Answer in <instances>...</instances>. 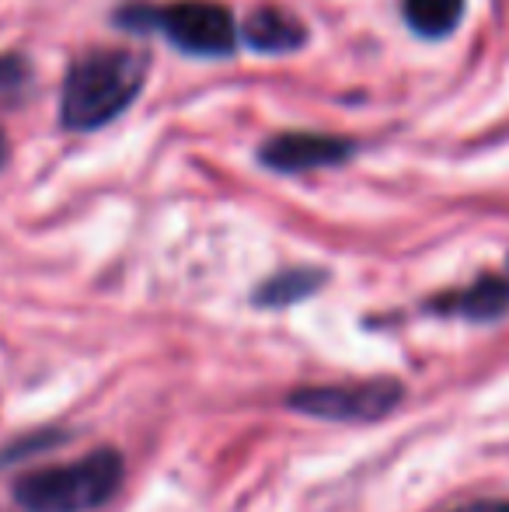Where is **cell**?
Instances as JSON below:
<instances>
[{
  "instance_id": "cell-10",
  "label": "cell",
  "mask_w": 509,
  "mask_h": 512,
  "mask_svg": "<svg viewBox=\"0 0 509 512\" xmlns=\"http://www.w3.org/2000/svg\"><path fill=\"white\" fill-rule=\"evenodd\" d=\"M28 67L21 63V56H0V91H11L25 81Z\"/></svg>"
},
{
  "instance_id": "cell-12",
  "label": "cell",
  "mask_w": 509,
  "mask_h": 512,
  "mask_svg": "<svg viewBox=\"0 0 509 512\" xmlns=\"http://www.w3.org/2000/svg\"><path fill=\"white\" fill-rule=\"evenodd\" d=\"M4 161H7V136L0 133V168H4Z\"/></svg>"
},
{
  "instance_id": "cell-5",
  "label": "cell",
  "mask_w": 509,
  "mask_h": 512,
  "mask_svg": "<svg viewBox=\"0 0 509 512\" xmlns=\"http://www.w3.org/2000/svg\"><path fill=\"white\" fill-rule=\"evenodd\" d=\"M353 154V143L342 136H321V133H283L262 147V164L283 175H300V171L332 168Z\"/></svg>"
},
{
  "instance_id": "cell-6",
  "label": "cell",
  "mask_w": 509,
  "mask_h": 512,
  "mask_svg": "<svg viewBox=\"0 0 509 512\" xmlns=\"http://www.w3.org/2000/svg\"><path fill=\"white\" fill-rule=\"evenodd\" d=\"M241 35L258 53H293V49H300L307 42V28L290 11H279V7H258V11H252Z\"/></svg>"
},
{
  "instance_id": "cell-4",
  "label": "cell",
  "mask_w": 509,
  "mask_h": 512,
  "mask_svg": "<svg viewBox=\"0 0 509 512\" xmlns=\"http://www.w3.org/2000/svg\"><path fill=\"white\" fill-rule=\"evenodd\" d=\"M401 387L391 380H374V384H349V387H307L286 398L293 411H307L318 418H335V422H370V418L387 415L401 401Z\"/></svg>"
},
{
  "instance_id": "cell-11",
  "label": "cell",
  "mask_w": 509,
  "mask_h": 512,
  "mask_svg": "<svg viewBox=\"0 0 509 512\" xmlns=\"http://www.w3.org/2000/svg\"><path fill=\"white\" fill-rule=\"evenodd\" d=\"M454 512H509V502H471V506H461Z\"/></svg>"
},
{
  "instance_id": "cell-7",
  "label": "cell",
  "mask_w": 509,
  "mask_h": 512,
  "mask_svg": "<svg viewBox=\"0 0 509 512\" xmlns=\"http://www.w3.org/2000/svg\"><path fill=\"white\" fill-rule=\"evenodd\" d=\"M464 18V0H405V21L426 39H443Z\"/></svg>"
},
{
  "instance_id": "cell-2",
  "label": "cell",
  "mask_w": 509,
  "mask_h": 512,
  "mask_svg": "<svg viewBox=\"0 0 509 512\" xmlns=\"http://www.w3.org/2000/svg\"><path fill=\"white\" fill-rule=\"evenodd\" d=\"M123 485V457L95 450L63 467L32 471L14 485V499L25 512H91L112 499Z\"/></svg>"
},
{
  "instance_id": "cell-1",
  "label": "cell",
  "mask_w": 509,
  "mask_h": 512,
  "mask_svg": "<svg viewBox=\"0 0 509 512\" xmlns=\"http://www.w3.org/2000/svg\"><path fill=\"white\" fill-rule=\"evenodd\" d=\"M147 77V60L133 49H91L67 70L60 95V122L77 133L109 126L136 102Z\"/></svg>"
},
{
  "instance_id": "cell-8",
  "label": "cell",
  "mask_w": 509,
  "mask_h": 512,
  "mask_svg": "<svg viewBox=\"0 0 509 512\" xmlns=\"http://www.w3.org/2000/svg\"><path fill=\"white\" fill-rule=\"evenodd\" d=\"M450 307L464 317H475V321H492V317H499L509 310V283L506 279H496V276L478 279L471 290L457 293V297L450 300Z\"/></svg>"
},
{
  "instance_id": "cell-9",
  "label": "cell",
  "mask_w": 509,
  "mask_h": 512,
  "mask_svg": "<svg viewBox=\"0 0 509 512\" xmlns=\"http://www.w3.org/2000/svg\"><path fill=\"white\" fill-rule=\"evenodd\" d=\"M318 286H321V272L290 269V272H283V276L269 279V283L255 293V300L265 307H286V304H297V300L311 297Z\"/></svg>"
},
{
  "instance_id": "cell-3",
  "label": "cell",
  "mask_w": 509,
  "mask_h": 512,
  "mask_svg": "<svg viewBox=\"0 0 509 512\" xmlns=\"http://www.w3.org/2000/svg\"><path fill=\"white\" fill-rule=\"evenodd\" d=\"M119 21L129 28L157 25L168 42H175L182 53L192 56H231L238 46V25L231 11L210 0H178L164 11H147V7H126Z\"/></svg>"
}]
</instances>
